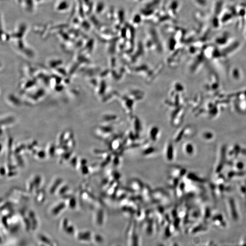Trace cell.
Listing matches in <instances>:
<instances>
[{
    "label": "cell",
    "instance_id": "1",
    "mask_svg": "<svg viewBox=\"0 0 246 246\" xmlns=\"http://www.w3.org/2000/svg\"><path fill=\"white\" fill-rule=\"evenodd\" d=\"M165 157L168 162H171L174 159V148L171 143L166 145L165 148Z\"/></svg>",
    "mask_w": 246,
    "mask_h": 246
}]
</instances>
